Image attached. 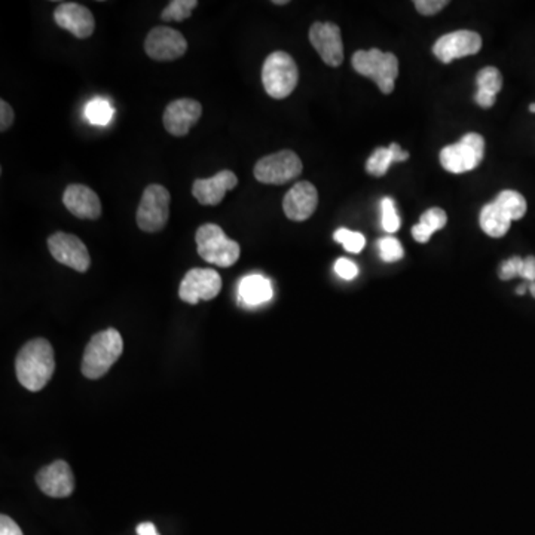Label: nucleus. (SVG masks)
I'll list each match as a JSON object with an SVG mask.
<instances>
[{
  "label": "nucleus",
  "instance_id": "18",
  "mask_svg": "<svg viewBox=\"0 0 535 535\" xmlns=\"http://www.w3.org/2000/svg\"><path fill=\"white\" fill-rule=\"evenodd\" d=\"M238 177L231 170L216 173L210 179H197L192 184V195L202 206H218L225 195L236 188Z\"/></svg>",
  "mask_w": 535,
  "mask_h": 535
},
{
  "label": "nucleus",
  "instance_id": "11",
  "mask_svg": "<svg viewBox=\"0 0 535 535\" xmlns=\"http://www.w3.org/2000/svg\"><path fill=\"white\" fill-rule=\"evenodd\" d=\"M145 51L152 60L173 61L188 51V42L180 31L170 27H154L146 36Z\"/></svg>",
  "mask_w": 535,
  "mask_h": 535
},
{
  "label": "nucleus",
  "instance_id": "28",
  "mask_svg": "<svg viewBox=\"0 0 535 535\" xmlns=\"http://www.w3.org/2000/svg\"><path fill=\"white\" fill-rule=\"evenodd\" d=\"M378 249H379V254L384 262L400 261L405 254L400 241L394 236H384L381 240H378Z\"/></svg>",
  "mask_w": 535,
  "mask_h": 535
},
{
  "label": "nucleus",
  "instance_id": "5",
  "mask_svg": "<svg viewBox=\"0 0 535 535\" xmlns=\"http://www.w3.org/2000/svg\"><path fill=\"white\" fill-rule=\"evenodd\" d=\"M352 67L360 75L370 77L384 94H391L394 82L398 76L397 57L391 52H382L378 48L369 51H356L352 56Z\"/></svg>",
  "mask_w": 535,
  "mask_h": 535
},
{
  "label": "nucleus",
  "instance_id": "21",
  "mask_svg": "<svg viewBox=\"0 0 535 535\" xmlns=\"http://www.w3.org/2000/svg\"><path fill=\"white\" fill-rule=\"evenodd\" d=\"M238 295L241 302L250 307L265 304L272 298V286L270 280H266L262 275H247L245 279L241 280Z\"/></svg>",
  "mask_w": 535,
  "mask_h": 535
},
{
  "label": "nucleus",
  "instance_id": "10",
  "mask_svg": "<svg viewBox=\"0 0 535 535\" xmlns=\"http://www.w3.org/2000/svg\"><path fill=\"white\" fill-rule=\"evenodd\" d=\"M48 249L57 262L69 266L77 272H86L90 270V252L84 241L76 236L67 232H56L48 238Z\"/></svg>",
  "mask_w": 535,
  "mask_h": 535
},
{
  "label": "nucleus",
  "instance_id": "26",
  "mask_svg": "<svg viewBox=\"0 0 535 535\" xmlns=\"http://www.w3.org/2000/svg\"><path fill=\"white\" fill-rule=\"evenodd\" d=\"M394 163L390 147H378L366 163V170L372 176L382 177L387 174L391 164Z\"/></svg>",
  "mask_w": 535,
  "mask_h": 535
},
{
  "label": "nucleus",
  "instance_id": "38",
  "mask_svg": "<svg viewBox=\"0 0 535 535\" xmlns=\"http://www.w3.org/2000/svg\"><path fill=\"white\" fill-rule=\"evenodd\" d=\"M495 100H497L495 95L488 94V93H485V91L477 90V93H476L475 95L476 103L479 104L480 107H484V109L493 107L494 104H495Z\"/></svg>",
  "mask_w": 535,
  "mask_h": 535
},
{
  "label": "nucleus",
  "instance_id": "6",
  "mask_svg": "<svg viewBox=\"0 0 535 535\" xmlns=\"http://www.w3.org/2000/svg\"><path fill=\"white\" fill-rule=\"evenodd\" d=\"M485 140L480 134L468 133L459 142L446 146L441 152V167L452 174L471 172L484 161Z\"/></svg>",
  "mask_w": 535,
  "mask_h": 535
},
{
  "label": "nucleus",
  "instance_id": "12",
  "mask_svg": "<svg viewBox=\"0 0 535 535\" xmlns=\"http://www.w3.org/2000/svg\"><path fill=\"white\" fill-rule=\"evenodd\" d=\"M482 48V38L479 33L471 31H457L437 39L432 52L437 60L450 65L457 58L475 56Z\"/></svg>",
  "mask_w": 535,
  "mask_h": 535
},
{
  "label": "nucleus",
  "instance_id": "13",
  "mask_svg": "<svg viewBox=\"0 0 535 535\" xmlns=\"http://www.w3.org/2000/svg\"><path fill=\"white\" fill-rule=\"evenodd\" d=\"M309 42L325 65L330 67L343 65V38L341 29L334 22H314L309 29Z\"/></svg>",
  "mask_w": 535,
  "mask_h": 535
},
{
  "label": "nucleus",
  "instance_id": "23",
  "mask_svg": "<svg viewBox=\"0 0 535 535\" xmlns=\"http://www.w3.org/2000/svg\"><path fill=\"white\" fill-rule=\"evenodd\" d=\"M495 200L504 207L505 210L509 211L513 220L522 218L527 213V200L523 198L522 193L516 192V191H503L498 193Z\"/></svg>",
  "mask_w": 535,
  "mask_h": 535
},
{
  "label": "nucleus",
  "instance_id": "31",
  "mask_svg": "<svg viewBox=\"0 0 535 535\" xmlns=\"http://www.w3.org/2000/svg\"><path fill=\"white\" fill-rule=\"evenodd\" d=\"M522 257L513 256L501 263L498 275H500L501 280L507 281V280L514 279V277H521V275H522Z\"/></svg>",
  "mask_w": 535,
  "mask_h": 535
},
{
  "label": "nucleus",
  "instance_id": "40",
  "mask_svg": "<svg viewBox=\"0 0 535 535\" xmlns=\"http://www.w3.org/2000/svg\"><path fill=\"white\" fill-rule=\"evenodd\" d=\"M138 535H159L158 530L152 522H143L138 525Z\"/></svg>",
  "mask_w": 535,
  "mask_h": 535
},
{
  "label": "nucleus",
  "instance_id": "35",
  "mask_svg": "<svg viewBox=\"0 0 535 535\" xmlns=\"http://www.w3.org/2000/svg\"><path fill=\"white\" fill-rule=\"evenodd\" d=\"M0 535H22V531L13 519L6 514H2L0 516Z\"/></svg>",
  "mask_w": 535,
  "mask_h": 535
},
{
  "label": "nucleus",
  "instance_id": "27",
  "mask_svg": "<svg viewBox=\"0 0 535 535\" xmlns=\"http://www.w3.org/2000/svg\"><path fill=\"white\" fill-rule=\"evenodd\" d=\"M334 241L343 245V249L350 253H360L366 245V238L360 232L350 231L347 227H341L334 232Z\"/></svg>",
  "mask_w": 535,
  "mask_h": 535
},
{
  "label": "nucleus",
  "instance_id": "8",
  "mask_svg": "<svg viewBox=\"0 0 535 535\" xmlns=\"http://www.w3.org/2000/svg\"><path fill=\"white\" fill-rule=\"evenodd\" d=\"M304 170L302 161L293 150H280L257 161L254 177L263 184H286Z\"/></svg>",
  "mask_w": 535,
  "mask_h": 535
},
{
  "label": "nucleus",
  "instance_id": "29",
  "mask_svg": "<svg viewBox=\"0 0 535 535\" xmlns=\"http://www.w3.org/2000/svg\"><path fill=\"white\" fill-rule=\"evenodd\" d=\"M381 210L382 227H384V231L388 232V234L397 231L402 222H400V218H398L397 211H396V204H394L391 198H384L382 200Z\"/></svg>",
  "mask_w": 535,
  "mask_h": 535
},
{
  "label": "nucleus",
  "instance_id": "16",
  "mask_svg": "<svg viewBox=\"0 0 535 535\" xmlns=\"http://www.w3.org/2000/svg\"><path fill=\"white\" fill-rule=\"evenodd\" d=\"M36 484L48 497L66 498L72 495L75 477L69 464L60 459L40 468L36 476Z\"/></svg>",
  "mask_w": 535,
  "mask_h": 535
},
{
  "label": "nucleus",
  "instance_id": "15",
  "mask_svg": "<svg viewBox=\"0 0 535 535\" xmlns=\"http://www.w3.org/2000/svg\"><path fill=\"white\" fill-rule=\"evenodd\" d=\"M54 20L57 26L63 31H69L75 38H90L95 31L94 15L90 9L81 4L66 2L60 4L54 11Z\"/></svg>",
  "mask_w": 535,
  "mask_h": 535
},
{
  "label": "nucleus",
  "instance_id": "14",
  "mask_svg": "<svg viewBox=\"0 0 535 535\" xmlns=\"http://www.w3.org/2000/svg\"><path fill=\"white\" fill-rule=\"evenodd\" d=\"M201 115L202 106L197 100H174L164 111V127L174 138H183L197 124Z\"/></svg>",
  "mask_w": 535,
  "mask_h": 535
},
{
  "label": "nucleus",
  "instance_id": "33",
  "mask_svg": "<svg viewBox=\"0 0 535 535\" xmlns=\"http://www.w3.org/2000/svg\"><path fill=\"white\" fill-rule=\"evenodd\" d=\"M334 271L343 280L356 279L357 274H359V268H357L356 263L352 261H348V259H343V257L336 261Z\"/></svg>",
  "mask_w": 535,
  "mask_h": 535
},
{
  "label": "nucleus",
  "instance_id": "37",
  "mask_svg": "<svg viewBox=\"0 0 535 535\" xmlns=\"http://www.w3.org/2000/svg\"><path fill=\"white\" fill-rule=\"evenodd\" d=\"M521 277L527 280L528 283L535 281V256H528L527 259H523V270Z\"/></svg>",
  "mask_w": 535,
  "mask_h": 535
},
{
  "label": "nucleus",
  "instance_id": "32",
  "mask_svg": "<svg viewBox=\"0 0 535 535\" xmlns=\"http://www.w3.org/2000/svg\"><path fill=\"white\" fill-rule=\"evenodd\" d=\"M450 2L446 0H415L416 11L423 13V15H436L437 13H441V9L445 8L446 4Z\"/></svg>",
  "mask_w": 535,
  "mask_h": 535
},
{
  "label": "nucleus",
  "instance_id": "3",
  "mask_svg": "<svg viewBox=\"0 0 535 535\" xmlns=\"http://www.w3.org/2000/svg\"><path fill=\"white\" fill-rule=\"evenodd\" d=\"M198 254L213 265L229 268L240 259V245L227 238L222 227L216 223H206L195 234Z\"/></svg>",
  "mask_w": 535,
  "mask_h": 535
},
{
  "label": "nucleus",
  "instance_id": "4",
  "mask_svg": "<svg viewBox=\"0 0 535 535\" xmlns=\"http://www.w3.org/2000/svg\"><path fill=\"white\" fill-rule=\"evenodd\" d=\"M299 81V70L290 54L275 51L266 57L262 67V84L266 94L272 99H286L295 91Z\"/></svg>",
  "mask_w": 535,
  "mask_h": 535
},
{
  "label": "nucleus",
  "instance_id": "20",
  "mask_svg": "<svg viewBox=\"0 0 535 535\" xmlns=\"http://www.w3.org/2000/svg\"><path fill=\"white\" fill-rule=\"evenodd\" d=\"M512 222H513V218L510 216L509 211L505 210L497 200L486 204L480 211V227L486 236H493V238L504 236L509 232Z\"/></svg>",
  "mask_w": 535,
  "mask_h": 535
},
{
  "label": "nucleus",
  "instance_id": "1",
  "mask_svg": "<svg viewBox=\"0 0 535 535\" xmlns=\"http://www.w3.org/2000/svg\"><path fill=\"white\" fill-rule=\"evenodd\" d=\"M56 370V359L51 343L47 339H31L18 352L15 372L18 381L29 391L45 388Z\"/></svg>",
  "mask_w": 535,
  "mask_h": 535
},
{
  "label": "nucleus",
  "instance_id": "17",
  "mask_svg": "<svg viewBox=\"0 0 535 535\" xmlns=\"http://www.w3.org/2000/svg\"><path fill=\"white\" fill-rule=\"evenodd\" d=\"M318 206V192L311 182H299L286 193L283 210L293 222H304L313 216Z\"/></svg>",
  "mask_w": 535,
  "mask_h": 535
},
{
  "label": "nucleus",
  "instance_id": "39",
  "mask_svg": "<svg viewBox=\"0 0 535 535\" xmlns=\"http://www.w3.org/2000/svg\"><path fill=\"white\" fill-rule=\"evenodd\" d=\"M388 147H390L391 154H393L394 163H405L409 158L406 150H403L397 143H391Z\"/></svg>",
  "mask_w": 535,
  "mask_h": 535
},
{
  "label": "nucleus",
  "instance_id": "24",
  "mask_svg": "<svg viewBox=\"0 0 535 535\" xmlns=\"http://www.w3.org/2000/svg\"><path fill=\"white\" fill-rule=\"evenodd\" d=\"M85 116L91 124L104 127L113 118V107L104 99L91 100L90 103L86 104Z\"/></svg>",
  "mask_w": 535,
  "mask_h": 535
},
{
  "label": "nucleus",
  "instance_id": "19",
  "mask_svg": "<svg viewBox=\"0 0 535 535\" xmlns=\"http://www.w3.org/2000/svg\"><path fill=\"white\" fill-rule=\"evenodd\" d=\"M63 204L77 218L97 220L102 216L99 195L85 184H69L63 193Z\"/></svg>",
  "mask_w": 535,
  "mask_h": 535
},
{
  "label": "nucleus",
  "instance_id": "42",
  "mask_svg": "<svg viewBox=\"0 0 535 535\" xmlns=\"http://www.w3.org/2000/svg\"><path fill=\"white\" fill-rule=\"evenodd\" d=\"M528 290L531 291L532 298H535V281L528 283Z\"/></svg>",
  "mask_w": 535,
  "mask_h": 535
},
{
  "label": "nucleus",
  "instance_id": "25",
  "mask_svg": "<svg viewBox=\"0 0 535 535\" xmlns=\"http://www.w3.org/2000/svg\"><path fill=\"white\" fill-rule=\"evenodd\" d=\"M476 82H477V90L485 91V93L497 97L503 88V75L497 67L488 66L477 73Z\"/></svg>",
  "mask_w": 535,
  "mask_h": 535
},
{
  "label": "nucleus",
  "instance_id": "9",
  "mask_svg": "<svg viewBox=\"0 0 535 535\" xmlns=\"http://www.w3.org/2000/svg\"><path fill=\"white\" fill-rule=\"evenodd\" d=\"M222 290V279L218 271L193 268L184 275L179 289L180 299L189 305L200 300H211Z\"/></svg>",
  "mask_w": 535,
  "mask_h": 535
},
{
  "label": "nucleus",
  "instance_id": "44",
  "mask_svg": "<svg viewBox=\"0 0 535 535\" xmlns=\"http://www.w3.org/2000/svg\"><path fill=\"white\" fill-rule=\"evenodd\" d=\"M530 111H531L532 113H535V103L531 104V106H530Z\"/></svg>",
  "mask_w": 535,
  "mask_h": 535
},
{
  "label": "nucleus",
  "instance_id": "36",
  "mask_svg": "<svg viewBox=\"0 0 535 535\" xmlns=\"http://www.w3.org/2000/svg\"><path fill=\"white\" fill-rule=\"evenodd\" d=\"M432 234H434V232L430 231V229H428L427 227H424L423 223H418V225L412 227V236L415 238V241L421 243V245L428 243V240L432 238Z\"/></svg>",
  "mask_w": 535,
  "mask_h": 535
},
{
  "label": "nucleus",
  "instance_id": "7",
  "mask_svg": "<svg viewBox=\"0 0 535 535\" xmlns=\"http://www.w3.org/2000/svg\"><path fill=\"white\" fill-rule=\"evenodd\" d=\"M170 201L172 195L163 184H149L138 204L136 220L138 227L145 232H158L167 225L170 218Z\"/></svg>",
  "mask_w": 535,
  "mask_h": 535
},
{
  "label": "nucleus",
  "instance_id": "43",
  "mask_svg": "<svg viewBox=\"0 0 535 535\" xmlns=\"http://www.w3.org/2000/svg\"><path fill=\"white\" fill-rule=\"evenodd\" d=\"M272 4H289V2H287V0H274V2H272Z\"/></svg>",
  "mask_w": 535,
  "mask_h": 535
},
{
  "label": "nucleus",
  "instance_id": "22",
  "mask_svg": "<svg viewBox=\"0 0 535 535\" xmlns=\"http://www.w3.org/2000/svg\"><path fill=\"white\" fill-rule=\"evenodd\" d=\"M198 0H173L167 8L161 13L163 22H184L192 15L193 9L197 8Z\"/></svg>",
  "mask_w": 535,
  "mask_h": 535
},
{
  "label": "nucleus",
  "instance_id": "30",
  "mask_svg": "<svg viewBox=\"0 0 535 535\" xmlns=\"http://www.w3.org/2000/svg\"><path fill=\"white\" fill-rule=\"evenodd\" d=\"M446 222H448V214L445 211L439 209V207H432L428 209L423 216H421L420 223H423L424 227H427L430 231L436 232L441 231L445 227Z\"/></svg>",
  "mask_w": 535,
  "mask_h": 535
},
{
  "label": "nucleus",
  "instance_id": "2",
  "mask_svg": "<svg viewBox=\"0 0 535 535\" xmlns=\"http://www.w3.org/2000/svg\"><path fill=\"white\" fill-rule=\"evenodd\" d=\"M124 350L122 336L116 329H107L95 334L86 345L82 359V373L88 379L104 377L120 359Z\"/></svg>",
  "mask_w": 535,
  "mask_h": 535
},
{
  "label": "nucleus",
  "instance_id": "41",
  "mask_svg": "<svg viewBox=\"0 0 535 535\" xmlns=\"http://www.w3.org/2000/svg\"><path fill=\"white\" fill-rule=\"evenodd\" d=\"M528 290V284H522V286H519L518 289H516V293H518V295H525V293H527Z\"/></svg>",
  "mask_w": 535,
  "mask_h": 535
},
{
  "label": "nucleus",
  "instance_id": "34",
  "mask_svg": "<svg viewBox=\"0 0 535 535\" xmlns=\"http://www.w3.org/2000/svg\"><path fill=\"white\" fill-rule=\"evenodd\" d=\"M13 118L15 115H13V107L9 106L4 100H0V131L2 133L13 125Z\"/></svg>",
  "mask_w": 535,
  "mask_h": 535
}]
</instances>
